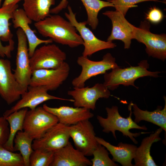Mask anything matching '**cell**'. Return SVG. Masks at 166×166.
<instances>
[{
	"label": "cell",
	"mask_w": 166,
	"mask_h": 166,
	"mask_svg": "<svg viewBox=\"0 0 166 166\" xmlns=\"http://www.w3.org/2000/svg\"><path fill=\"white\" fill-rule=\"evenodd\" d=\"M68 94L73 98L74 107L84 108L89 110L96 109V103L100 98H108L109 90L103 84L97 83L93 86L74 87L69 90Z\"/></svg>",
	"instance_id": "12"
},
{
	"label": "cell",
	"mask_w": 166,
	"mask_h": 166,
	"mask_svg": "<svg viewBox=\"0 0 166 166\" xmlns=\"http://www.w3.org/2000/svg\"><path fill=\"white\" fill-rule=\"evenodd\" d=\"M163 17V15L161 11L156 7L151 9L146 16V19L153 23L160 22Z\"/></svg>",
	"instance_id": "33"
},
{
	"label": "cell",
	"mask_w": 166,
	"mask_h": 166,
	"mask_svg": "<svg viewBox=\"0 0 166 166\" xmlns=\"http://www.w3.org/2000/svg\"><path fill=\"white\" fill-rule=\"evenodd\" d=\"M165 103L162 109L161 106H158L153 111L144 110L140 109L136 104L132 103V113L135 116L134 121L137 124L142 121H145L158 126L166 131V98L164 96Z\"/></svg>",
	"instance_id": "23"
},
{
	"label": "cell",
	"mask_w": 166,
	"mask_h": 166,
	"mask_svg": "<svg viewBox=\"0 0 166 166\" xmlns=\"http://www.w3.org/2000/svg\"><path fill=\"white\" fill-rule=\"evenodd\" d=\"M55 4V0H24L23 9L28 17L36 22L49 16L50 8Z\"/></svg>",
	"instance_id": "24"
},
{
	"label": "cell",
	"mask_w": 166,
	"mask_h": 166,
	"mask_svg": "<svg viewBox=\"0 0 166 166\" xmlns=\"http://www.w3.org/2000/svg\"><path fill=\"white\" fill-rule=\"evenodd\" d=\"M34 26L40 34L53 42L72 48L83 45V41L75 28L58 14L50 15L35 22Z\"/></svg>",
	"instance_id": "1"
},
{
	"label": "cell",
	"mask_w": 166,
	"mask_h": 166,
	"mask_svg": "<svg viewBox=\"0 0 166 166\" xmlns=\"http://www.w3.org/2000/svg\"><path fill=\"white\" fill-rule=\"evenodd\" d=\"M86 10L87 19V24L93 30H95L98 26L99 21L98 15L102 9L107 7H113L111 2L101 0H81Z\"/></svg>",
	"instance_id": "26"
},
{
	"label": "cell",
	"mask_w": 166,
	"mask_h": 166,
	"mask_svg": "<svg viewBox=\"0 0 166 166\" xmlns=\"http://www.w3.org/2000/svg\"><path fill=\"white\" fill-rule=\"evenodd\" d=\"M18 40L16 59V68L14 73L19 85L25 91L29 86L32 70L30 64L27 38L22 30L18 28L16 32Z\"/></svg>",
	"instance_id": "9"
},
{
	"label": "cell",
	"mask_w": 166,
	"mask_h": 166,
	"mask_svg": "<svg viewBox=\"0 0 166 166\" xmlns=\"http://www.w3.org/2000/svg\"><path fill=\"white\" fill-rule=\"evenodd\" d=\"M9 133L8 122L3 116L0 117V146H3L7 142Z\"/></svg>",
	"instance_id": "32"
},
{
	"label": "cell",
	"mask_w": 166,
	"mask_h": 166,
	"mask_svg": "<svg viewBox=\"0 0 166 166\" xmlns=\"http://www.w3.org/2000/svg\"><path fill=\"white\" fill-rule=\"evenodd\" d=\"M28 108H23L15 111L5 118L8 122L10 128L8 139L3 146L6 149L14 152V140L15 136L19 131H23V124Z\"/></svg>",
	"instance_id": "25"
},
{
	"label": "cell",
	"mask_w": 166,
	"mask_h": 166,
	"mask_svg": "<svg viewBox=\"0 0 166 166\" xmlns=\"http://www.w3.org/2000/svg\"><path fill=\"white\" fill-rule=\"evenodd\" d=\"M132 103L128 106L130 111L129 115L126 118L122 117L119 113L118 107L113 106L111 108L107 107L105 109L107 113L106 118L97 115V118L101 126L103 128L102 131L106 133L111 132L113 137L116 140L115 131L121 132L124 136L128 137L135 144L138 142L135 138L141 134L140 133H133L129 131L131 129H137L147 130V128L145 125L140 126L137 124L132 119Z\"/></svg>",
	"instance_id": "2"
},
{
	"label": "cell",
	"mask_w": 166,
	"mask_h": 166,
	"mask_svg": "<svg viewBox=\"0 0 166 166\" xmlns=\"http://www.w3.org/2000/svg\"><path fill=\"white\" fill-rule=\"evenodd\" d=\"M48 90L44 86H29L27 90L21 96V99L10 109L4 113L3 116L6 118L13 112L25 108L31 110L35 109L42 103L51 100H59L73 102V99L61 98L49 94Z\"/></svg>",
	"instance_id": "15"
},
{
	"label": "cell",
	"mask_w": 166,
	"mask_h": 166,
	"mask_svg": "<svg viewBox=\"0 0 166 166\" xmlns=\"http://www.w3.org/2000/svg\"><path fill=\"white\" fill-rule=\"evenodd\" d=\"M54 152L40 149L34 150L30 157V166H50Z\"/></svg>",
	"instance_id": "30"
},
{
	"label": "cell",
	"mask_w": 166,
	"mask_h": 166,
	"mask_svg": "<svg viewBox=\"0 0 166 166\" xmlns=\"http://www.w3.org/2000/svg\"><path fill=\"white\" fill-rule=\"evenodd\" d=\"M92 156L93 158L91 160L92 166H118L109 158V153L105 147L99 143Z\"/></svg>",
	"instance_id": "28"
},
{
	"label": "cell",
	"mask_w": 166,
	"mask_h": 166,
	"mask_svg": "<svg viewBox=\"0 0 166 166\" xmlns=\"http://www.w3.org/2000/svg\"><path fill=\"white\" fill-rule=\"evenodd\" d=\"M34 139L24 131H19L14 140V152L19 151L22 156L24 166H30V157L34 150L32 144Z\"/></svg>",
	"instance_id": "27"
},
{
	"label": "cell",
	"mask_w": 166,
	"mask_h": 166,
	"mask_svg": "<svg viewBox=\"0 0 166 166\" xmlns=\"http://www.w3.org/2000/svg\"><path fill=\"white\" fill-rule=\"evenodd\" d=\"M91 160L74 148L70 141L64 147L54 152L53 161L50 166H91Z\"/></svg>",
	"instance_id": "20"
},
{
	"label": "cell",
	"mask_w": 166,
	"mask_h": 166,
	"mask_svg": "<svg viewBox=\"0 0 166 166\" xmlns=\"http://www.w3.org/2000/svg\"><path fill=\"white\" fill-rule=\"evenodd\" d=\"M12 20L13 27L15 29L21 28L26 36L30 57L39 45L53 43V41L50 39L43 40L37 37L30 26L32 21L28 17L23 9L18 8L16 9L14 12Z\"/></svg>",
	"instance_id": "19"
},
{
	"label": "cell",
	"mask_w": 166,
	"mask_h": 166,
	"mask_svg": "<svg viewBox=\"0 0 166 166\" xmlns=\"http://www.w3.org/2000/svg\"><path fill=\"white\" fill-rule=\"evenodd\" d=\"M68 3V2L67 0H61L57 5L50 9V14H57L62 10L65 9L67 6Z\"/></svg>",
	"instance_id": "34"
},
{
	"label": "cell",
	"mask_w": 166,
	"mask_h": 166,
	"mask_svg": "<svg viewBox=\"0 0 166 166\" xmlns=\"http://www.w3.org/2000/svg\"><path fill=\"white\" fill-rule=\"evenodd\" d=\"M2 1V0H0V7L1 6Z\"/></svg>",
	"instance_id": "37"
},
{
	"label": "cell",
	"mask_w": 166,
	"mask_h": 166,
	"mask_svg": "<svg viewBox=\"0 0 166 166\" xmlns=\"http://www.w3.org/2000/svg\"><path fill=\"white\" fill-rule=\"evenodd\" d=\"M160 2L158 0H115L112 3L116 10L122 13L124 16L130 8L137 6L135 4L146 1Z\"/></svg>",
	"instance_id": "31"
},
{
	"label": "cell",
	"mask_w": 166,
	"mask_h": 166,
	"mask_svg": "<svg viewBox=\"0 0 166 166\" xmlns=\"http://www.w3.org/2000/svg\"><path fill=\"white\" fill-rule=\"evenodd\" d=\"M149 23L144 21L140 26L133 27V39L146 46L145 50L149 56L164 61L166 58V35L156 34L150 30Z\"/></svg>",
	"instance_id": "6"
},
{
	"label": "cell",
	"mask_w": 166,
	"mask_h": 166,
	"mask_svg": "<svg viewBox=\"0 0 166 166\" xmlns=\"http://www.w3.org/2000/svg\"><path fill=\"white\" fill-rule=\"evenodd\" d=\"M18 7V4H11L0 7V57L8 58L11 56L14 48L13 34L10 28L14 11Z\"/></svg>",
	"instance_id": "16"
},
{
	"label": "cell",
	"mask_w": 166,
	"mask_h": 166,
	"mask_svg": "<svg viewBox=\"0 0 166 166\" xmlns=\"http://www.w3.org/2000/svg\"><path fill=\"white\" fill-rule=\"evenodd\" d=\"M69 126L58 122L48 129L40 138L34 140V150L53 151L67 145L70 137Z\"/></svg>",
	"instance_id": "13"
},
{
	"label": "cell",
	"mask_w": 166,
	"mask_h": 166,
	"mask_svg": "<svg viewBox=\"0 0 166 166\" xmlns=\"http://www.w3.org/2000/svg\"><path fill=\"white\" fill-rule=\"evenodd\" d=\"M66 59V53L58 46L49 43L36 49L30 57V64L32 71L55 69L59 67Z\"/></svg>",
	"instance_id": "8"
},
{
	"label": "cell",
	"mask_w": 166,
	"mask_h": 166,
	"mask_svg": "<svg viewBox=\"0 0 166 166\" xmlns=\"http://www.w3.org/2000/svg\"><path fill=\"white\" fill-rule=\"evenodd\" d=\"M163 129L160 127L149 136L144 138L140 145L137 147L134 158L135 166H157L150 155V148L152 144L160 140V137Z\"/></svg>",
	"instance_id": "22"
},
{
	"label": "cell",
	"mask_w": 166,
	"mask_h": 166,
	"mask_svg": "<svg viewBox=\"0 0 166 166\" xmlns=\"http://www.w3.org/2000/svg\"><path fill=\"white\" fill-rule=\"evenodd\" d=\"M107 1L112 3L115 0H107Z\"/></svg>",
	"instance_id": "36"
},
{
	"label": "cell",
	"mask_w": 166,
	"mask_h": 166,
	"mask_svg": "<svg viewBox=\"0 0 166 166\" xmlns=\"http://www.w3.org/2000/svg\"><path fill=\"white\" fill-rule=\"evenodd\" d=\"M149 68L147 61L144 60L140 61L136 66L123 69L120 66L114 68L110 72L104 74L103 84L111 90L117 89L120 85H132L137 88L134 85L137 79L146 76L154 77L159 76L160 72L149 71L148 70Z\"/></svg>",
	"instance_id": "3"
},
{
	"label": "cell",
	"mask_w": 166,
	"mask_h": 166,
	"mask_svg": "<svg viewBox=\"0 0 166 166\" xmlns=\"http://www.w3.org/2000/svg\"><path fill=\"white\" fill-rule=\"evenodd\" d=\"M103 14L111 20L112 24L111 34L108 37L107 41L121 40L124 44V48L129 49L131 40L133 39L134 26L126 19L122 13L116 10H107L103 13Z\"/></svg>",
	"instance_id": "17"
},
{
	"label": "cell",
	"mask_w": 166,
	"mask_h": 166,
	"mask_svg": "<svg viewBox=\"0 0 166 166\" xmlns=\"http://www.w3.org/2000/svg\"><path fill=\"white\" fill-rule=\"evenodd\" d=\"M25 92L12 72L10 61L0 57L1 97L10 105L18 100Z\"/></svg>",
	"instance_id": "11"
},
{
	"label": "cell",
	"mask_w": 166,
	"mask_h": 166,
	"mask_svg": "<svg viewBox=\"0 0 166 166\" xmlns=\"http://www.w3.org/2000/svg\"><path fill=\"white\" fill-rule=\"evenodd\" d=\"M69 132L75 148L86 156H92L98 143L94 127L89 120L69 126Z\"/></svg>",
	"instance_id": "10"
},
{
	"label": "cell",
	"mask_w": 166,
	"mask_h": 166,
	"mask_svg": "<svg viewBox=\"0 0 166 166\" xmlns=\"http://www.w3.org/2000/svg\"><path fill=\"white\" fill-rule=\"evenodd\" d=\"M98 143L104 146L113 156L112 160L123 166H133L132 161L134 159L137 147L133 144L120 142L115 146L103 139L96 136Z\"/></svg>",
	"instance_id": "21"
},
{
	"label": "cell",
	"mask_w": 166,
	"mask_h": 166,
	"mask_svg": "<svg viewBox=\"0 0 166 166\" xmlns=\"http://www.w3.org/2000/svg\"><path fill=\"white\" fill-rule=\"evenodd\" d=\"M70 70L69 64L65 61L57 69L33 70L29 86H44L48 91L55 90L67 79Z\"/></svg>",
	"instance_id": "14"
},
{
	"label": "cell",
	"mask_w": 166,
	"mask_h": 166,
	"mask_svg": "<svg viewBox=\"0 0 166 166\" xmlns=\"http://www.w3.org/2000/svg\"><path fill=\"white\" fill-rule=\"evenodd\" d=\"M42 107L46 111L55 116L59 122L68 126L89 120L94 116L90 110L84 108L66 106L51 107L46 104H44Z\"/></svg>",
	"instance_id": "18"
},
{
	"label": "cell",
	"mask_w": 166,
	"mask_h": 166,
	"mask_svg": "<svg viewBox=\"0 0 166 166\" xmlns=\"http://www.w3.org/2000/svg\"><path fill=\"white\" fill-rule=\"evenodd\" d=\"M22 0H4L2 6H5L11 4H18V2Z\"/></svg>",
	"instance_id": "35"
},
{
	"label": "cell",
	"mask_w": 166,
	"mask_h": 166,
	"mask_svg": "<svg viewBox=\"0 0 166 166\" xmlns=\"http://www.w3.org/2000/svg\"><path fill=\"white\" fill-rule=\"evenodd\" d=\"M0 166H24L21 154L9 151L0 146Z\"/></svg>",
	"instance_id": "29"
},
{
	"label": "cell",
	"mask_w": 166,
	"mask_h": 166,
	"mask_svg": "<svg viewBox=\"0 0 166 166\" xmlns=\"http://www.w3.org/2000/svg\"><path fill=\"white\" fill-rule=\"evenodd\" d=\"M58 122L57 117L42 107L27 111L23 130L34 140L41 137L50 128Z\"/></svg>",
	"instance_id": "5"
},
{
	"label": "cell",
	"mask_w": 166,
	"mask_h": 166,
	"mask_svg": "<svg viewBox=\"0 0 166 166\" xmlns=\"http://www.w3.org/2000/svg\"><path fill=\"white\" fill-rule=\"evenodd\" d=\"M162 0V1H163V2H166V0Z\"/></svg>",
	"instance_id": "38"
},
{
	"label": "cell",
	"mask_w": 166,
	"mask_h": 166,
	"mask_svg": "<svg viewBox=\"0 0 166 166\" xmlns=\"http://www.w3.org/2000/svg\"><path fill=\"white\" fill-rule=\"evenodd\" d=\"M77 63L81 67V71L79 76L72 81L74 87H84L85 82L91 77L105 74L108 70L119 67L115 58L110 53L105 54L102 60L99 61H92L82 55L78 57Z\"/></svg>",
	"instance_id": "4"
},
{
	"label": "cell",
	"mask_w": 166,
	"mask_h": 166,
	"mask_svg": "<svg viewBox=\"0 0 166 166\" xmlns=\"http://www.w3.org/2000/svg\"><path fill=\"white\" fill-rule=\"evenodd\" d=\"M68 12L65 13V17L75 28L83 41L84 48L82 56L88 57L98 51L114 48L116 46V44L112 41H102L97 38L86 26V21L78 22L76 14L69 6H68Z\"/></svg>",
	"instance_id": "7"
}]
</instances>
